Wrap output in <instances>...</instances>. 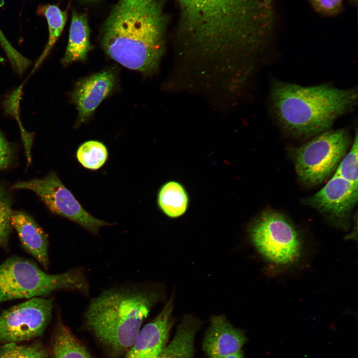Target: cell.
<instances>
[{"label":"cell","mask_w":358,"mask_h":358,"mask_svg":"<svg viewBox=\"0 0 358 358\" xmlns=\"http://www.w3.org/2000/svg\"><path fill=\"white\" fill-rule=\"evenodd\" d=\"M172 296L159 314L140 329L124 358H160L173 324Z\"/></svg>","instance_id":"8fae6325"},{"label":"cell","mask_w":358,"mask_h":358,"mask_svg":"<svg viewBox=\"0 0 358 358\" xmlns=\"http://www.w3.org/2000/svg\"><path fill=\"white\" fill-rule=\"evenodd\" d=\"M181 54L257 53L270 40L276 22L275 0H177Z\"/></svg>","instance_id":"6da1fadb"},{"label":"cell","mask_w":358,"mask_h":358,"mask_svg":"<svg viewBox=\"0 0 358 358\" xmlns=\"http://www.w3.org/2000/svg\"><path fill=\"white\" fill-rule=\"evenodd\" d=\"M52 348L53 358H92L60 318L53 336Z\"/></svg>","instance_id":"e0dca14e"},{"label":"cell","mask_w":358,"mask_h":358,"mask_svg":"<svg viewBox=\"0 0 358 358\" xmlns=\"http://www.w3.org/2000/svg\"><path fill=\"white\" fill-rule=\"evenodd\" d=\"M11 210L0 213V247L5 245L11 231L10 215Z\"/></svg>","instance_id":"cb8c5ba5"},{"label":"cell","mask_w":358,"mask_h":358,"mask_svg":"<svg viewBox=\"0 0 358 358\" xmlns=\"http://www.w3.org/2000/svg\"><path fill=\"white\" fill-rule=\"evenodd\" d=\"M116 75L111 69L104 70L79 80L72 92V101L78 111L76 126L91 117L100 103L113 90Z\"/></svg>","instance_id":"7c38bea8"},{"label":"cell","mask_w":358,"mask_h":358,"mask_svg":"<svg viewBox=\"0 0 358 358\" xmlns=\"http://www.w3.org/2000/svg\"><path fill=\"white\" fill-rule=\"evenodd\" d=\"M39 12L46 17L49 30V38L45 49L36 62L34 72L44 60L62 33L68 17V9L62 10L57 5L46 4L39 8Z\"/></svg>","instance_id":"d6986e66"},{"label":"cell","mask_w":358,"mask_h":358,"mask_svg":"<svg viewBox=\"0 0 358 358\" xmlns=\"http://www.w3.org/2000/svg\"><path fill=\"white\" fill-rule=\"evenodd\" d=\"M358 142L355 141L326 184L304 200L334 226L347 229L358 197Z\"/></svg>","instance_id":"52a82bcc"},{"label":"cell","mask_w":358,"mask_h":358,"mask_svg":"<svg viewBox=\"0 0 358 358\" xmlns=\"http://www.w3.org/2000/svg\"><path fill=\"white\" fill-rule=\"evenodd\" d=\"M313 8L325 16H334L343 9V0H309Z\"/></svg>","instance_id":"603a6c76"},{"label":"cell","mask_w":358,"mask_h":358,"mask_svg":"<svg viewBox=\"0 0 358 358\" xmlns=\"http://www.w3.org/2000/svg\"><path fill=\"white\" fill-rule=\"evenodd\" d=\"M11 201L5 189L0 186V213L10 210Z\"/></svg>","instance_id":"484cf974"},{"label":"cell","mask_w":358,"mask_h":358,"mask_svg":"<svg viewBox=\"0 0 358 358\" xmlns=\"http://www.w3.org/2000/svg\"><path fill=\"white\" fill-rule=\"evenodd\" d=\"M9 220L11 226L16 231L24 249L47 269L48 242L44 232L34 219L25 212L11 211Z\"/></svg>","instance_id":"5bb4252c"},{"label":"cell","mask_w":358,"mask_h":358,"mask_svg":"<svg viewBox=\"0 0 358 358\" xmlns=\"http://www.w3.org/2000/svg\"><path fill=\"white\" fill-rule=\"evenodd\" d=\"M53 298L33 297L0 314V344L29 340L41 335L52 315Z\"/></svg>","instance_id":"30bf717a"},{"label":"cell","mask_w":358,"mask_h":358,"mask_svg":"<svg viewBox=\"0 0 358 358\" xmlns=\"http://www.w3.org/2000/svg\"><path fill=\"white\" fill-rule=\"evenodd\" d=\"M248 232L257 252L272 267L289 268L302 256L303 241L299 232L278 211L269 209L262 212L251 223Z\"/></svg>","instance_id":"8992f818"},{"label":"cell","mask_w":358,"mask_h":358,"mask_svg":"<svg viewBox=\"0 0 358 358\" xmlns=\"http://www.w3.org/2000/svg\"><path fill=\"white\" fill-rule=\"evenodd\" d=\"M61 290L88 296L90 285L81 268L59 274H49L33 262L18 257L0 264V303L20 298L45 296Z\"/></svg>","instance_id":"5b68a950"},{"label":"cell","mask_w":358,"mask_h":358,"mask_svg":"<svg viewBox=\"0 0 358 358\" xmlns=\"http://www.w3.org/2000/svg\"><path fill=\"white\" fill-rule=\"evenodd\" d=\"M13 188L34 192L52 212L75 222L93 235H98L100 228L112 225L86 211L55 172L42 179L18 181Z\"/></svg>","instance_id":"9c48e42d"},{"label":"cell","mask_w":358,"mask_h":358,"mask_svg":"<svg viewBox=\"0 0 358 358\" xmlns=\"http://www.w3.org/2000/svg\"><path fill=\"white\" fill-rule=\"evenodd\" d=\"M90 28L87 15L76 11L72 12L68 45L62 63L65 65L75 61H84L92 47Z\"/></svg>","instance_id":"9a60e30c"},{"label":"cell","mask_w":358,"mask_h":358,"mask_svg":"<svg viewBox=\"0 0 358 358\" xmlns=\"http://www.w3.org/2000/svg\"><path fill=\"white\" fill-rule=\"evenodd\" d=\"M201 322L191 315L184 316L172 342L160 358H193L194 342Z\"/></svg>","instance_id":"2e32d148"},{"label":"cell","mask_w":358,"mask_h":358,"mask_svg":"<svg viewBox=\"0 0 358 358\" xmlns=\"http://www.w3.org/2000/svg\"><path fill=\"white\" fill-rule=\"evenodd\" d=\"M46 348L40 343L20 345L15 343L0 345V358H48Z\"/></svg>","instance_id":"44dd1931"},{"label":"cell","mask_w":358,"mask_h":358,"mask_svg":"<svg viewBox=\"0 0 358 358\" xmlns=\"http://www.w3.org/2000/svg\"><path fill=\"white\" fill-rule=\"evenodd\" d=\"M0 44L7 54L13 68L19 74H21L29 66L30 61L11 45L0 29Z\"/></svg>","instance_id":"7402d4cb"},{"label":"cell","mask_w":358,"mask_h":358,"mask_svg":"<svg viewBox=\"0 0 358 358\" xmlns=\"http://www.w3.org/2000/svg\"><path fill=\"white\" fill-rule=\"evenodd\" d=\"M220 358H244V357L243 351L240 350L235 354Z\"/></svg>","instance_id":"4316f807"},{"label":"cell","mask_w":358,"mask_h":358,"mask_svg":"<svg viewBox=\"0 0 358 358\" xmlns=\"http://www.w3.org/2000/svg\"><path fill=\"white\" fill-rule=\"evenodd\" d=\"M12 155L11 147L0 131V170L7 167Z\"/></svg>","instance_id":"d4e9b609"},{"label":"cell","mask_w":358,"mask_h":358,"mask_svg":"<svg viewBox=\"0 0 358 358\" xmlns=\"http://www.w3.org/2000/svg\"><path fill=\"white\" fill-rule=\"evenodd\" d=\"M158 203L161 210L168 216L178 217L186 210L187 195L180 183L170 181L161 188L158 195Z\"/></svg>","instance_id":"ac0fdd59"},{"label":"cell","mask_w":358,"mask_h":358,"mask_svg":"<svg viewBox=\"0 0 358 358\" xmlns=\"http://www.w3.org/2000/svg\"><path fill=\"white\" fill-rule=\"evenodd\" d=\"M351 2L356 4L357 3L358 0H348Z\"/></svg>","instance_id":"83f0119b"},{"label":"cell","mask_w":358,"mask_h":358,"mask_svg":"<svg viewBox=\"0 0 358 358\" xmlns=\"http://www.w3.org/2000/svg\"><path fill=\"white\" fill-rule=\"evenodd\" d=\"M270 98L273 114L282 128L293 135L308 137L329 130L338 117L352 110L358 94L354 89L275 81Z\"/></svg>","instance_id":"277c9868"},{"label":"cell","mask_w":358,"mask_h":358,"mask_svg":"<svg viewBox=\"0 0 358 358\" xmlns=\"http://www.w3.org/2000/svg\"><path fill=\"white\" fill-rule=\"evenodd\" d=\"M247 341L244 332L235 328L225 316H213L203 341L209 358H220L241 350Z\"/></svg>","instance_id":"4fadbf2b"},{"label":"cell","mask_w":358,"mask_h":358,"mask_svg":"<svg viewBox=\"0 0 358 358\" xmlns=\"http://www.w3.org/2000/svg\"><path fill=\"white\" fill-rule=\"evenodd\" d=\"M163 10L161 0H118L102 28L105 53L128 69L156 72L165 50L168 20Z\"/></svg>","instance_id":"7a4b0ae2"},{"label":"cell","mask_w":358,"mask_h":358,"mask_svg":"<svg viewBox=\"0 0 358 358\" xmlns=\"http://www.w3.org/2000/svg\"><path fill=\"white\" fill-rule=\"evenodd\" d=\"M77 158L85 168L97 170L105 163L108 158L106 146L101 142L90 140L82 144L78 148Z\"/></svg>","instance_id":"ffe728a7"},{"label":"cell","mask_w":358,"mask_h":358,"mask_svg":"<svg viewBox=\"0 0 358 358\" xmlns=\"http://www.w3.org/2000/svg\"><path fill=\"white\" fill-rule=\"evenodd\" d=\"M351 143L346 130L329 129L295 148L291 155L300 180L309 186L325 181L345 156Z\"/></svg>","instance_id":"ba28073f"},{"label":"cell","mask_w":358,"mask_h":358,"mask_svg":"<svg viewBox=\"0 0 358 358\" xmlns=\"http://www.w3.org/2000/svg\"><path fill=\"white\" fill-rule=\"evenodd\" d=\"M159 284L129 283L108 288L91 299L84 324L110 358L124 357L152 308L164 298Z\"/></svg>","instance_id":"3957f363"}]
</instances>
